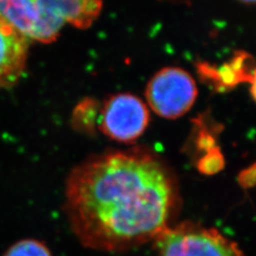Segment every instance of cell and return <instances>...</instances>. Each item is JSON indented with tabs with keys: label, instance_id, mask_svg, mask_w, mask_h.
I'll list each match as a JSON object with an SVG mask.
<instances>
[{
	"label": "cell",
	"instance_id": "6da1fadb",
	"mask_svg": "<svg viewBox=\"0 0 256 256\" xmlns=\"http://www.w3.org/2000/svg\"><path fill=\"white\" fill-rule=\"evenodd\" d=\"M64 210L82 246L124 252L156 241L180 206L173 171L146 147L90 156L68 174Z\"/></svg>",
	"mask_w": 256,
	"mask_h": 256
},
{
	"label": "cell",
	"instance_id": "7a4b0ae2",
	"mask_svg": "<svg viewBox=\"0 0 256 256\" xmlns=\"http://www.w3.org/2000/svg\"><path fill=\"white\" fill-rule=\"evenodd\" d=\"M158 256H244L234 242L218 230L183 222L155 241Z\"/></svg>",
	"mask_w": 256,
	"mask_h": 256
},
{
	"label": "cell",
	"instance_id": "3957f363",
	"mask_svg": "<svg viewBox=\"0 0 256 256\" xmlns=\"http://www.w3.org/2000/svg\"><path fill=\"white\" fill-rule=\"evenodd\" d=\"M146 96L156 114L166 119H176L192 108L198 97V88L191 74L180 68L169 66L151 78Z\"/></svg>",
	"mask_w": 256,
	"mask_h": 256
},
{
	"label": "cell",
	"instance_id": "277c9868",
	"mask_svg": "<svg viewBox=\"0 0 256 256\" xmlns=\"http://www.w3.org/2000/svg\"><path fill=\"white\" fill-rule=\"evenodd\" d=\"M36 30L34 40L50 43L57 39L64 23L86 30L98 18L102 0H36Z\"/></svg>",
	"mask_w": 256,
	"mask_h": 256
},
{
	"label": "cell",
	"instance_id": "5b68a950",
	"mask_svg": "<svg viewBox=\"0 0 256 256\" xmlns=\"http://www.w3.org/2000/svg\"><path fill=\"white\" fill-rule=\"evenodd\" d=\"M99 128L113 140L132 144L146 131L150 114L146 104L130 93L110 96L100 110Z\"/></svg>",
	"mask_w": 256,
	"mask_h": 256
},
{
	"label": "cell",
	"instance_id": "8992f818",
	"mask_svg": "<svg viewBox=\"0 0 256 256\" xmlns=\"http://www.w3.org/2000/svg\"><path fill=\"white\" fill-rule=\"evenodd\" d=\"M28 39L0 18V86L18 80L27 59Z\"/></svg>",
	"mask_w": 256,
	"mask_h": 256
},
{
	"label": "cell",
	"instance_id": "52a82bcc",
	"mask_svg": "<svg viewBox=\"0 0 256 256\" xmlns=\"http://www.w3.org/2000/svg\"><path fill=\"white\" fill-rule=\"evenodd\" d=\"M0 18L28 40L34 39L38 21L36 0H0Z\"/></svg>",
	"mask_w": 256,
	"mask_h": 256
},
{
	"label": "cell",
	"instance_id": "ba28073f",
	"mask_svg": "<svg viewBox=\"0 0 256 256\" xmlns=\"http://www.w3.org/2000/svg\"><path fill=\"white\" fill-rule=\"evenodd\" d=\"M248 55L240 54L236 55L230 63L223 64L218 70L212 68L210 66L202 64L200 66V72L206 79L214 82L218 88H227L241 82L254 84V74H250Z\"/></svg>",
	"mask_w": 256,
	"mask_h": 256
},
{
	"label": "cell",
	"instance_id": "9c48e42d",
	"mask_svg": "<svg viewBox=\"0 0 256 256\" xmlns=\"http://www.w3.org/2000/svg\"><path fill=\"white\" fill-rule=\"evenodd\" d=\"M98 114H100V110L97 102L90 99L82 101L74 110V126L86 132H92L94 130Z\"/></svg>",
	"mask_w": 256,
	"mask_h": 256
},
{
	"label": "cell",
	"instance_id": "30bf717a",
	"mask_svg": "<svg viewBox=\"0 0 256 256\" xmlns=\"http://www.w3.org/2000/svg\"><path fill=\"white\" fill-rule=\"evenodd\" d=\"M4 256H52L46 245L36 239H24L12 245Z\"/></svg>",
	"mask_w": 256,
	"mask_h": 256
},
{
	"label": "cell",
	"instance_id": "8fae6325",
	"mask_svg": "<svg viewBox=\"0 0 256 256\" xmlns=\"http://www.w3.org/2000/svg\"><path fill=\"white\" fill-rule=\"evenodd\" d=\"M224 156L222 155L220 148L216 146L207 151L206 154L202 156L198 167L202 174L210 176L218 173L224 168Z\"/></svg>",
	"mask_w": 256,
	"mask_h": 256
},
{
	"label": "cell",
	"instance_id": "7c38bea8",
	"mask_svg": "<svg viewBox=\"0 0 256 256\" xmlns=\"http://www.w3.org/2000/svg\"><path fill=\"white\" fill-rule=\"evenodd\" d=\"M238 182L243 188H252L256 183V165L243 170L238 176Z\"/></svg>",
	"mask_w": 256,
	"mask_h": 256
},
{
	"label": "cell",
	"instance_id": "4fadbf2b",
	"mask_svg": "<svg viewBox=\"0 0 256 256\" xmlns=\"http://www.w3.org/2000/svg\"><path fill=\"white\" fill-rule=\"evenodd\" d=\"M216 147V140L212 136L203 131L200 133V136L198 138V148L200 150H203L205 152L209 151L212 148Z\"/></svg>",
	"mask_w": 256,
	"mask_h": 256
},
{
	"label": "cell",
	"instance_id": "5bb4252c",
	"mask_svg": "<svg viewBox=\"0 0 256 256\" xmlns=\"http://www.w3.org/2000/svg\"><path fill=\"white\" fill-rule=\"evenodd\" d=\"M238 1H241V2L246 3V4H254L256 2V0H238Z\"/></svg>",
	"mask_w": 256,
	"mask_h": 256
}]
</instances>
